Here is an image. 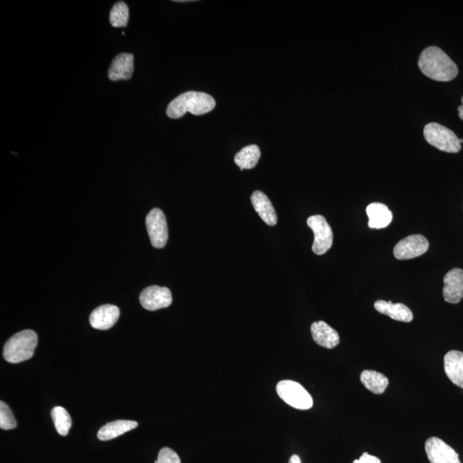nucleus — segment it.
<instances>
[{"mask_svg":"<svg viewBox=\"0 0 463 463\" xmlns=\"http://www.w3.org/2000/svg\"><path fill=\"white\" fill-rule=\"evenodd\" d=\"M418 66L425 76L438 82H450L458 75L457 64L438 47H429L422 51Z\"/></svg>","mask_w":463,"mask_h":463,"instance_id":"obj_1","label":"nucleus"},{"mask_svg":"<svg viewBox=\"0 0 463 463\" xmlns=\"http://www.w3.org/2000/svg\"><path fill=\"white\" fill-rule=\"evenodd\" d=\"M215 101L204 92L188 91L176 97L168 105L166 115L171 119H180L186 113L193 115H204L212 111Z\"/></svg>","mask_w":463,"mask_h":463,"instance_id":"obj_2","label":"nucleus"},{"mask_svg":"<svg viewBox=\"0 0 463 463\" xmlns=\"http://www.w3.org/2000/svg\"><path fill=\"white\" fill-rule=\"evenodd\" d=\"M38 343V336L34 331L18 332L7 341L4 347V358L12 364L30 360L34 355Z\"/></svg>","mask_w":463,"mask_h":463,"instance_id":"obj_3","label":"nucleus"},{"mask_svg":"<svg viewBox=\"0 0 463 463\" xmlns=\"http://www.w3.org/2000/svg\"><path fill=\"white\" fill-rule=\"evenodd\" d=\"M424 137L433 147L447 153L461 152L460 139L452 130L438 123H429L424 127Z\"/></svg>","mask_w":463,"mask_h":463,"instance_id":"obj_4","label":"nucleus"},{"mask_svg":"<svg viewBox=\"0 0 463 463\" xmlns=\"http://www.w3.org/2000/svg\"><path fill=\"white\" fill-rule=\"evenodd\" d=\"M276 392L282 400L291 407L307 410L314 406V400L306 389L297 382L283 380L276 385Z\"/></svg>","mask_w":463,"mask_h":463,"instance_id":"obj_5","label":"nucleus"},{"mask_svg":"<svg viewBox=\"0 0 463 463\" xmlns=\"http://www.w3.org/2000/svg\"><path fill=\"white\" fill-rule=\"evenodd\" d=\"M307 225L314 233V253L316 255L326 253L333 244V232L326 219L323 215H312L308 218Z\"/></svg>","mask_w":463,"mask_h":463,"instance_id":"obj_6","label":"nucleus"},{"mask_svg":"<svg viewBox=\"0 0 463 463\" xmlns=\"http://www.w3.org/2000/svg\"><path fill=\"white\" fill-rule=\"evenodd\" d=\"M146 227L154 248H164L168 239V222L164 211L158 208L150 211L146 217Z\"/></svg>","mask_w":463,"mask_h":463,"instance_id":"obj_7","label":"nucleus"},{"mask_svg":"<svg viewBox=\"0 0 463 463\" xmlns=\"http://www.w3.org/2000/svg\"><path fill=\"white\" fill-rule=\"evenodd\" d=\"M429 242L423 235H411L398 242L394 248V256L399 260L420 257L428 251Z\"/></svg>","mask_w":463,"mask_h":463,"instance_id":"obj_8","label":"nucleus"},{"mask_svg":"<svg viewBox=\"0 0 463 463\" xmlns=\"http://www.w3.org/2000/svg\"><path fill=\"white\" fill-rule=\"evenodd\" d=\"M140 303L146 310L157 311L172 304L173 297L169 288L159 286L146 287L140 295Z\"/></svg>","mask_w":463,"mask_h":463,"instance_id":"obj_9","label":"nucleus"},{"mask_svg":"<svg viewBox=\"0 0 463 463\" xmlns=\"http://www.w3.org/2000/svg\"><path fill=\"white\" fill-rule=\"evenodd\" d=\"M425 449L430 463H462L458 454L440 438H428Z\"/></svg>","mask_w":463,"mask_h":463,"instance_id":"obj_10","label":"nucleus"},{"mask_svg":"<svg viewBox=\"0 0 463 463\" xmlns=\"http://www.w3.org/2000/svg\"><path fill=\"white\" fill-rule=\"evenodd\" d=\"M120 309L113 304H103L97 307L89 316V323L96 330L105 331L112 328L119 319Z\"/></svg>","mask_w":463,"mask_h":463,"instance_id":"obj_11","label":"nucleus"},{"mask_svg":"<svg viewBox=\"0 0 463 463\" xmlns=\"http://www.w3.org/2000/svg\"><path fill=\"white\" fill-rule=\"evenodd\" d=\"M445 287L442 295L446 302L457 304L463 298V270L453 269L444 278Z\"/></svg>","mask_w":463,"mask_h":463,"instance_id":"obj_12","label":"nucleus"},{"mask_svg":"<svg viewBox=\"0 0 463 463\" xmlns=\"http://www.w3.org/2000/svg\"><path fill=\"white\" fill-rule=\"evenodd\" d=\"M134 72V56L123 52L115 57L108 70V79L113 82L120 80H129Z\"/></svg>","mask_w":463,"mask_h":463,"instance_id":"obj_13","label":"nucleus"},{"mask_svg":"<svg viewBox=\"0 0 463 463\" xmlns=\"http://www.w3.org/2000/svg\"><path fill=\"white\" fill-rule=\"evenodd\" d=\"M311 332L312 339L321 347L332 349L340 343L338 333L324 321L312 324Z\"/></svg>","mask_w":463,"mask_h":463,"instance_id":"obj_14","label":"nucleus"},{"mask_svg":"<svg viewBox=\"0 0 463 463\" xmlns=\"http://www.w3.org/2000/svg\"><path fill=\"white\" fill-rule=\"evenodd\" d=\"M251 204L262 220L269 226H275L278 223V215L269 198L260 190H256L251 197Z\"/></svg>","mask_w":463,"mask_h":463,"instance_id":"obj_15","label":"nucleus"},{"mask_svg":"<svg viewBox=\"0 0 463 463\" xmlns=\"http://www.w3.org/2000/svg\"><path fill=\"white\" fill-rule=\"evenodd\" d=\"M445 371L454 384L463 389V353L450 351L445 356Z\"/></svg>","mask_w":463,"mask_h":463,"instance_id":"obj_16","label":"nucleus"},{"mask_svg":"<svg viewBox=\"0 0 463 463\" xmlns=\"http://www.w3.org/2000/svg\"><path fill=\"white\" fill-rule=\"evenodd\" d=\"M375 307L381 314L387 315L389 318L400 322L410 323L413 319V312L404 304H393L385 300H377Z\"/></svg>","mask_w":463,"mask_h":463,"instance_id":"obj_17","label":"nucleus"},{"mask_svg":"<svg viewBox=\"0 0 463 463\" xmlns=\"http://www.w3.org/2000/svg\"><path fill=\"white\" fill-rule=\"evenodd\" d=\"M367 214L369 218L368 226L373 229H382L388 227L392 222L391 211L388 207L379 204V202H373L369 205L367 208Z\"/></svg>","mask_w":463,"mask_h":463,"instance_id":"obj_18","label":"nucleus"},{"mask_svg":"<svg viewBox=\"0 0 463 463\" xmlns=\"http://www.w3.org/2000/svg\"><path fill=\"white\" fill-rule=\"evenodd\" d=\"M137 422L134 421H115L101 428L98 432V438L101 441H108L123 435L129 430L137 428Z\"/></svg>","mask_w":463,"mask_h":463,"instance_id":"obj_19","label":"nucleus"},{"mask_svg":"<svg viewBox=\"0 0 463 463\" xmlns=\"http://www.w3.org/2000/svg\"><path fill=\"white\" fill-rule=\"evenodd\" d=\"M361 383L368 391L381 395L389 386V379L384 375L372 370H365L360 375Z\"/></svg>","mask_w":463,"mask_h":463,"instance_id":"obj_20","label":"nucleus"},{"mask_svg":"<svg viewBox=\"0 0 463 463\" xmlns=\"http://www.w3.org/2000/svg\"><path fill=\"white\" fill-rule=\"evenodd\" d=\"M261 156L258 145L251 144L243 148L234 157V162L241 171L244 169H253L257 166Z\"/></svg>","mask_w":463,"mask_h":463,"instance_id":"obj_21","label":"nucleus"},{"mask_svg":"<svg viewBox=\"0 0 463 463\" xmlns=\"http://www.w3.org/2000/svg\"><path fill=\"white\" fill-rule=\"evenodd\" d=\"M51 416L57 432L61 436H67L72 425V418L67 409L62 407H55L52 408Z\"/></svg>","mask_w":463,"mask_h":463,"instance_id":"obj_22","label":"nucleus"},{"mask_svg":"<svg viewBox=\"0 0 463 463\" xmlns=\"http://www.w3.org/2000/svg\"><path fill=\"white\" fill-rule=\"evenodd\" d=\"M109 20L113 27H127L129 22V8L125 2H118L112 8Z\"/></svg>","mask_w":463,"mask_h":463,"instance_id":"obj_23","label":"nucleus"},{"mask_svg":"<svg viewBox=\"0 0 463 463\" xmlns=\"http://www.w3.org/2000/svg\"><path fill=\"white\" fill-rule=\"evenodd\" d=\"M0 428L3 430H11L17 428L14 414L4 401H0Z\"/></svg>","mask_w":463,"mask_h":463,"instance_id":"obj_24","label":"nucleus"},{"mask_svg":"<svg viewBox=\"0 0 463 463\" xmlns=\"http://www.w3.org/2000/svg\"><path fill=\"white\" fill-rule=\"evenodd\" d=\"M156 463H181L180 457L172 449L165 447L160 450Z\"/></svg>","mask_w":463,"mask_h":463,"instance_id":"obj_25","label":"nucleus"},{"mask_svg":"<svg viewBox=\"0 0 463 463\" xmlns=\"http://www.w3.org/2000/svg\"><path fill=\"white\" fill-rule=\"evenodd\" d=\"M353 463H381L379 458L372 456L367 453H364L358 460H355Z\"/></svg>","mask_w":463,"mask_h":463,"instance_id":"obj_26","label":"nucleus"},{"mask_svg":"<svg viewBox=\"0 0 463 463\" xmlns=\"http://www.w3.org/2000/svg\"><path fill=\"white\" fill-rule=\"evenodd\" d=\"M288 463H302V460H300V458L297 455H294V456H292L290 459V462Z\"/></svg>","mask_w":463,"mask_h":463,"instance_id":"obj_27","label":"nucleus"},{"mask_svg":"<svg viewBox=\"0 0 463 463\" xmlns=\"http://www.w3.org/2000/svg\"><path fill=\"white\" fill-rule=\"evenodd\" d=\"M458 112H459V118H460V119L463 120V96L462 98V105H459L458 107Z\"/></svg>","mask_w":463,"mask_h":463,"instance_id":"obj_28","label":"nucleus"},{"mask_svg":"<svg viewBox=\"0 0 463 463\" xmlns=\"http://www.w3.org/2000/svg\"><path fill=\"white\" fill-rule=\"evenodd\" d=\"M462 143H463V140L460 139V144H462Z\"/></svg>","mask_w":463,"mask_h":463,"instance_id":"obj_29","label":"nucleus"}]
</instances>
